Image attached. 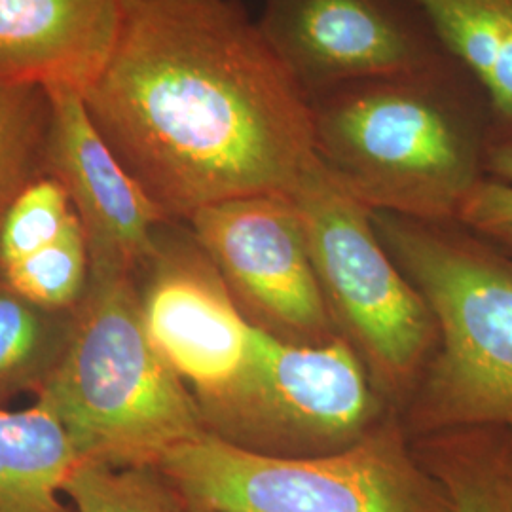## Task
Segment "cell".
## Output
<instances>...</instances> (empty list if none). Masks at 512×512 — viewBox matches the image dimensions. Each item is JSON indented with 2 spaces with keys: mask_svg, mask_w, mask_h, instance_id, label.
I'll list each match as a JSON object with an SVG mask.
<instances>
[{
  "mask_svg": "<svg viewBox=\"0 0 512 512\" xmlns=\"http://www.w3.org/2000/svg\"><path fill=\"white\" fill-rule=\"evenodd\" d=\"M258 25L310 97L458 67L435 35L391 0H268Z\"/></svg>",
  "mask_w": 512,
  "mask_h": 512,
  "instance_id": "9",
  "label": "cell"
},
{
  "mask_svg": "<svg viewBox=\"0 0 512 512\" xmlns=\"http://www.w3.org/2000/svg\"><path fill=\"white\" fill-rule=\"evenodd\" d=\"M147 270L141 300L150 340L202 410L238 380L251 323L194 236L175 241L160 234Z\"/></svg>",
  "mask_w": 512,
  "mask_h": 512,
  "instance_id": "11",
  "label": "cell"
},
{
  "mask_svg": "<svg viewBox=\"0 0 512 512\" xmlns=\"http://www.w3.org/2000/svg\"><path fill=\"white\" fill-rule=\"evenodd\" d=\"M416 454L446 490L452 512H512V431L435 435Z\"/></svg>",
  "mask_w": 512,
  "mask_h": 512,
  "instance_id": "15",
  "label": "cell"
},
{
  "mask_svg": "<svg viewBox=\"0 0 512 512\" xmlns=\"http://www.w3.org/2000/svg\"><path fill=\"white\" fill-rule=\"evenodd\" d=\"M321 162L376 213L456 222L486 177L488 103L461 67L310 97Z\"/></svg>",
  "mask_w": 512,
  "mask_h": 512,
  "instance_id": "2",
  "label": "cell"
},
{
  "mask_svg": "<svg viewBox=\"0 0 512 512\" xmlns=\"http://www.w3.org/2000/svg\"><path fill=\"white\" fill-rule=\"evenodd\" d=\"M486 177L499 183L512 184V137L495 139L486 152Z\"/></svg>",
  "mask_w": 512,
  "mask_h": 512,
  "instance_id": "22",
  "label": "cell"
},
{
  "mask_svg": "<svg viewBox=\"0 0 512 512\" xmlns=\"http://www.w3.org/2000/svg\"><path fill=\"white\" fill-rule=\"evenodd\" d=\"M0 279L44 310L73 311L90 281L88 241L76 213L54 243L2 270Z\"/></svg>",
  "mask_w": 512,
  "mask_h": 512,
  "instance_id": "18",
  "label": "cell"
},
{
  "mask_svg": "<svg viewBox=\"0 0 512 512\" xmlns=\"http://www.w3.org/2000/svg\"><path fill=\"white\" fill-rule=\"evenodd\" d=\"M456 222L512 253V184L484 177L461 205Z\"/></svg>",
  "mask_w": 512,
  "mask_h": 512,
  "instance_id": "21",
  "label": "cell"
},
{
  "mask_svg": "<svg viewBox=\"0 0 512 512\" xmlns=\"http://www.w3.org/2000/svg\"><path fill=\"white\" fill-rule=\"evenodd\" d=\"M374 222L433 311L439 332L412 404V425L429 437L512 431L511 251L459 222L376 211Z\"/></svg>",
  "mask_w": 512,
  "mask_h": 512,
  "instance_id": "3",
  "label": "cell"
},
{
  "mask_svg": "<svg viewBox=\"0 0 512 512\" xmlns=\"http://www.w3.org/2000/svg\"><path fill=\"white\" fill-rule=\"evenodd\" d=\"M158 469L196 512H452L395 423L313 458L264 456L203 433L167 452Z\"/></svg>",
  "mask_w": 512,
  "mask_h": 512,
  "instance_id": "5",
  "label": "cell"
},
{
  "mask_svg": "<svg viewBox=\"0 0 512 512\" xmlns=\"http://www.w3.org/2000/svg\"><path fill=\"white\" fill-rule=\"evenodd\" d=\"M44 90L50 103L44 164L67 190L84 228L90 274L147 270L169 220L101 137L82 92L69 86Z\"/></svg>",
  "mask_w": 512,
  "mask_h": 512,
  "instance_id": "10",
  "label": "cell"
},
{
  "mask_svg": "<svg viewBox=\"0 0 512 512\" xmlns=\"http://www.w3.org/2000/svg\"><path fill=\"white\" fill-rule=\"evenodd\" d=\"M380 393L346 340L298 346L251 325L238 380L200 410L205 431L274 458L340 452L378 425Z\"/></svg>",
  "mask_w": 512,
  "mask_h": 512,
  "instance_id": "7",
  "label": "cell"
},
{
  "mask_svg": "<svg viewBox=\"0 0 512 512\" xmlns=\"http://www.w3.org/2000/svg\"><path fill=\"white\" fill-rule=\"evenodd\" d=\"M80 461L158 467L205 431L192 393L150 340L133 275L90 274L67 344L37 403Z\"/></svg>",
  "mask_w": 512,
  "mask_h": 512,
  "instance_id": "4",
  "label": "cell"
},
{
  "mask_svg": "<svg viewBox=\"0 0 512 512\" xmlns=\"http://www.w3.org/2000/svg\"><path fill=\"white\" fill-rule=\"evenodd\" d=\"M48 124L50 103L44 88L0 84V219L33 181L38 160H44Z\"/></svg>",
  "mask_w": 512,
  "mask_h": 512,
  "instance_id": "19",
  "label": "cell"
},
{
  "mask_svg": "<svg viewBox=\"0 0 512 512\" xmlns=\"http://www.w3.org/2000/svg\"><path fill=\"white\" fill-rule=\"evenodd\" d=\"M73 215L63 184L50 175L33 179L0 219V272L54 243Z\"/></svg>",
  "mask_w": 512,
  "mask_h": 512,
  "instance_id": "20",
  "label": "cell"
},
{
  "mask_svg": "<svg viewBox=\"0 0 512 512\" xmlns=\"http://www.w3.org/2000/svg\"><path fill=\"white\" fill-rule=\"evenodd\" d=\"M78 463L65 429L44 408L0 410V512H76L65 482Z\"/></svg>",
  "mask_w": 512,
  "mask_h": 512,
  "instance_id": "14",
  "label": "cell"
},
{
  "mask_svg": "<svg viewBox=\"0 0 512 512\" xmlns=\"http://www.w3.org/2000/svg\"><path fill=\"white\" fill-rule=\"evenodd\" d=\"M188 222L253 327L298 346L338 338L291 194L217 203Z\"/></svg>",
  "mask_w": 512,
  "mask_h": 512,
  "instance_id": "8",
  "label": "cell"
},
{
  "mask_svg": "<svg viewBox=\"0 0 512 512\" xmlns=\"http://www.w3.org/2000/svg\"><path fill=\"white\" fill-rule=\"evenodd\" d=\"M484 95L495 139L512 137V0H410Z\"/></svg>",
  "mask_w": 512,
  "mask_h": 512,
  "instance_id": "13",
  "label": "cell"
},
{
  "mask_svg": "<svg viewBox=\"0 0 512 512\" xmlns=\"http://www.w3.org/2000/svg\"><path fill=\"white\" fill-rule=\"evenodd\" d=\"M82 97L167 220L291 194L319 160L310 95L230 0H126L112 54Z\"/></svg>",
  "mask_w": 512,
  "mask_h": 512,
  "instance_id": "1",
  "label": "cell"
},
{
  "mask_svg": "<svg viewBox=\"0 0 512 512\" xmlns=\"http://www.w3.org/2000/svg\"><path fill=\"white\" fill-rule=\"evenodd\" d=\"M73 311L44 310L0 279V399L37 391L67 344Z\"/></svg>",
  "mask_w": 512,
  "mask_h": 512,
  "instance_id": "16",
  "label": "cell"
},
{
  "mask_svg": "<svg viewBox=\"0 0 512 512\" xmlns=\"http://www.w3.org/2000/svg\"><path fill=\"white\" fill-rule=\"evenodd\" d=\"M291 198L338 338L359 355L380 397H403L437 348L433 311L387 251L374 211L321 158Z\"/></svg>",
  "mask_w": 512,
  "mask_h": 512,
  "instance_id": "6",
  "label": "cell"
},
{
  "mask_svg": "<svg viewBox=\"0 0 512 512\" xmlns=\"http://www.w3.org/2000/svg\"><path fill=\"white\" fill-rule=\"evenodd\" d=\"M126 0H0V84L84 92L112 54Z\"/></svg>",
  "mask_w": 512,
  "mask_h": 512,
  "instance_id": "12",
  "label": "cell"
},
{
  "mask_svg": "<svg viewBox=\"0 0 512 512\" xmlns=\"http://www.w3.org/2000/svg\"><path fill=\"white\" fill-rule=\"evenodd\" d=\"M76 512H196L158 467L80 461L65 482Z\"/></svg>",
  "mask_w": 512,
  "mask_h": 512,
  "instance_id": "17",
  "label": "cell"
}]
</instances>
